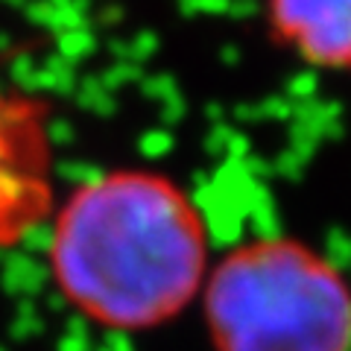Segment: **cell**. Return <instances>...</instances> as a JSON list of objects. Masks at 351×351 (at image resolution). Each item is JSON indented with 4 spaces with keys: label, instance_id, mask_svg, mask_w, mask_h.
Segmentation results:
<instances>
[{
    "label": "cell",
    "instance_id": "obj_1",
    "mask_svg": "<svg viewBox=\"0 0 351 351\" xmlns=\"http://www.w3.org/2000/svg\"><path fill=\"white\" fill-rule=\"evenodd\" d=\"M47 226L53 287L106 331L144 334L173 322L211 272L199 202L156 167L91 173L56 202Z\"/></svg>",
    "mask_w": 351,
    "mask_h": 351
},
{
    "label": "cell",
    "instance_id": "obj_2",
    "mask_svg": "<svg viewBox=\"0 0 351 351\" xmlns=\"http://www.w3.org/2000/svg\"><path fill=\"white\" fill-rule=\"evenodd\" d=\"M202 313L214 351H351V281L293 234L243 240L211 263Z\"/></svg>",
    "mask_w": 351,
    "mask_h": 351
},
{
    "label": "cell",
    "instance_id": "obj_3",
    "mask_svg": "<svg viewBox=\"0 0 351 351\" xmlns=\"http://www.w3.org/2000/svg\"><path fill=\"white\" fill-rule=\"evenodd\" d=\"M56 202L53 106L38 91L0 82V252L47 226Z\"/></svg>",
    "mask_w": 351,
    "mask_h": 351
},
{
    "label": "cell",
    "instance_id": "obj_4",
    "mask_svg": "<svg viewBox=\"0 0 351 351\" xmlns=\"http://www.w3.org/2000/svg\"><path fill=\"white\" fill-rule=\"evenodd\" d=\"M267 38L304 71L351 76V0H261Z\"/></svg>",
    "mask_w": 351,
    "mask_h": 351
}]
</instances>
